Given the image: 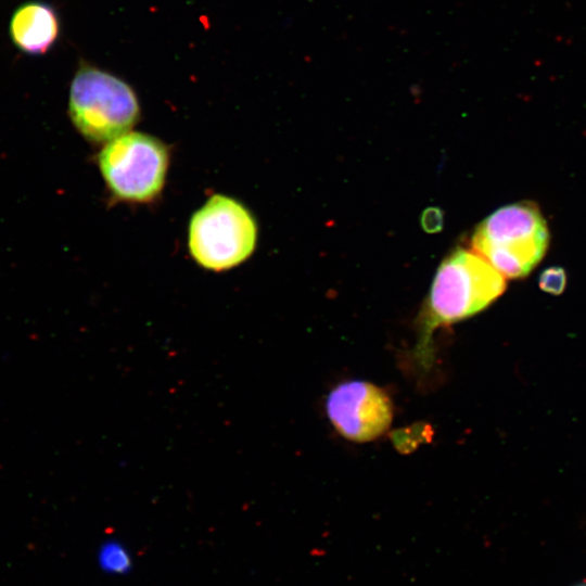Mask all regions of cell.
Here are the masks:
<instances>
[{
  "label": "cell",
  "instance_id": "3",
  "mask_svg": "<svg viewBox=\"0 0 586 586\" xmlns=\"http://www.w3.org/2000/svg\"><path fill=\"white\" fill-rule=\"evenodd\" d=\"M68 114L87 140L107 143L131 130L139 119L140 107L128 84L80 63L69 88Z\"/></svg>",
  "mask_w": 586,
  "mask_h": 586
},
{
  "label": "cell",
  "instance_id": "2",
  "mask_svg": "<svg viewBox=\"0 0 586 586\" xmlns=\"http://www.w3.org/2000/svg\"><path fill=\"white\" fill-rule=\"evenodd\" d=\"M549 231L539 209L530 202L498 208L474 230L472 247L505 278L527 276L540 262Z\"/></svg>",
  "mask_w": 586,
  "mask_h": 586
},
{
  "label": "cell",
  "instance_id": "7",
  "mask_svg": "<svg viewBox=\"0 0 586 586\" xmlns=\"http://www.w3.org/2000/svg\"><path fill=\"white\" fill-rule=\"evenodd\" d=\"M9 34L13 44L30 55L47 53L60 34L56 11L50 4L30 1L21 4L13 13Z\"/></svg>",
  "mask_w": 586,
  "mask_h": 586
},
{
  "label": "cell",
  "instance_id": "8",
  "mask_svg": "<svg viewBox=\"0 0 586 586\" xmlns=\"http://www.w3.org/2000/svg\"><path fill=\"white\" fill-rule=\"evenodd\" d=\"M99 563L109 573H125L131 561L124 545L117 540H107L99 549Z\"/></svg>",
  "mask_w": 586,
  "mask_h": 586
},
{
  "label": "cell",
  "instance_id": "1",
  "mask_svg": "<svg viewBox=\"0 0 586 586\" xmlns=\"http://www.w3.org/2000/svg\"><path fill=\"white\" fill-rule=\"evenodd\" d=\"M506 290L505 277L474 251L458 249L440 265L419 320L412 357L429 370L434 354L433 332L469 318L489 306Z\"/></svg>",
  "mask_w": 586,
  "mask_h": 586
},
{
  "label": "cell",
  "instance_id": "4",
  "mask_svg": "<svg viewBox=\"0 0 586 586\" xmlns=\"http://www.w3.org/2000/svg\"><path fill=\"white\" fill-rule=\"evenodd\" d=\"M257 226L239 201L215 194L198 209L189 225L188 246L203 268L222 271L246 260L255 250Z\"/></svg>",
  "mask_w": 586,
  "mask_h": 586
},
{
  "label": "cell",
  "instance_id": "6",
  "mask_svg": "<svg viewBox=\"0 0 586 586\" xmlns=\"http://www.w3.org/2000/svg\"><path fill=\"white\" fill-rule=\"evenodd\" d=\"M326 411L335 431L355 443L380 437L393 420V404L388 395L362 380L336 385L327 396Z\"/></svg>",
  "mask_w": 586,
  "mask_h": 586
},
{
  "label": "cell",
  "instance_id": "9",
  "mask_svg": "<svg viewBox=\"0 0 586 586\" xmlns=\"http://www.w3.org/2000/svg\"><path fill=\"white\" fill-rule=\"evenodd\" d=\"M566 284V275L561 267H549L539 276V286L543 291L559 295Z\"/></svg>",
  "mask_w": 586,
  "mask_h": 586
},
{
  "label": "cell",
  "instance_id": "5",
  "mask_svg": "<svg viewBox=\"0 0 586 586\" xmlns=\"http://www.w3.org/2000/svg\"><path fill=\"white\" fill-rule=\"evenodd\" d=\"M98 163L106 186L117 199L145 203L163 190L169 152L157 138L129 131L105 143Z\"/></svg>",
  "mask_w": 586,
  "mask_h": 586
},
{
  "label": "cell",
  "instance_id": "10",
  "mask_svg": "<svg viewBox=\"0 0 586 586\" xmlns=\"http://www.w3.org/2000/svg\"><path fill=\"white\" fill-rule=\"evenodd\" d=\"M574 586H586V582L576 584V585H574Z\"/></svg>",
  "mask_w": 586,
  "mask_h": 586
}]
</instances>
